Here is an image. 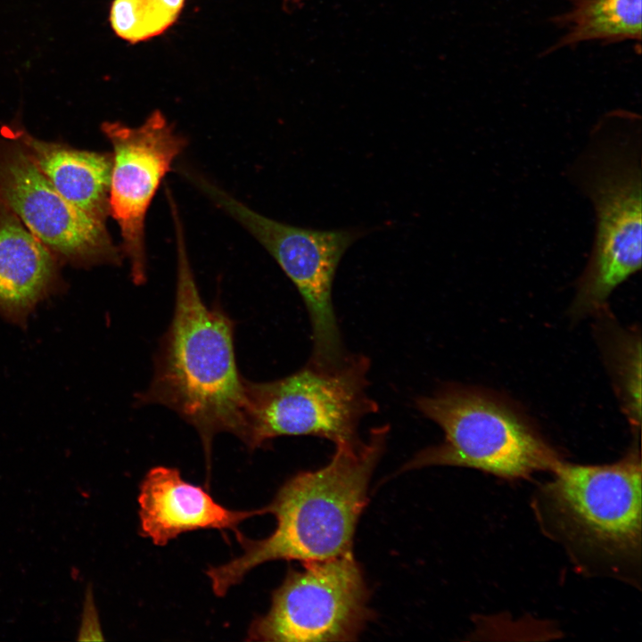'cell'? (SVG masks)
I'll use <instances>...</instances> for the list:
<instances>
[{
  "instance_id": "obj_1",
  "label": "cell",
  "mask_w": 642,
  "mask_h": 642,
  "mask_svg": "<svg viewBox=\"0 0 642 642\" xmlns=\"http://www.w3.org/2000/svg\"><path fill=\"white\" fill-rule=\"evenodd\" d=\"M177 245L173 317L160 343L148 388L139 405L169 407L198 432L210 472L212 442L229 432L243 442L247 432V380L235 350V323L220 307L205 304L186 251L177 205L169 207Z\"/></svg>"
},
{
  "instance_id": "obj_2",
  "label": "cell",
  "mask_w": 642,
  "mask_h": 642,
  "mask_svg": "<svg viewBox=\"0 0 642 642\" xmlns=\"http://www.w3.org/2000/svg\"><path fill=\"white\" fill-rule=\"evenodd\" d=\"M390 432L388 424L372 428L367 440L335 445L330 461L288 479L264 514L276 517L274 531L263 539L243 534V554L210 567L215 595L223 597L261 564L274 560L321 561L352 552L358 522L368 501V486Z\"/></svg>"
},
{
  "instance_id": "obj_3",
  "label": "cell",
  "mask_w": 642,
  "mask_h": 642,
  "mask_svg": "<svg viewBox=\"0 0 642 642\" xmlns=\"http://www.w3.org/2000/svg\"><path fill=\"white\" fill-rule=\"evenodd\" d=\"M640 118L626 111L604 116L579 161L582 187L597 218L591 256L579 282L572 313L597 310L641 268Z\"/></svg>"
},
{
  "instance_id": "obj_4",
  "label": "cell",
  "mask_w": 642,
  "mask_h": 642,
  "mask_svg": "<svg viewBox=\"0 0 642 642\" xmlns=\"http://www.w3.org/2000/svg\"><path fill=\"white\" fill-rule=\"evenodd\" d=\"M370 360L348 355L340 364L310 362L285 377L264 383L247 380V432L251 450L281 436H315L334 445L360 441V421L378 411L367 392Z\"/></svg>"
},
{
  "instance_id": "obj_5",
  "label": "cell",
  "mask_w": 642,
  "mask_h": 642,
  "mask_svg": "<svg viewBox=\"0 0 642 642\" xmlns=\"http://www.w3.org/2000/svg\"><path fill=\"white\" fill-rule=\"evenodd\" d=\"M416 407L444 432L441 443L417 452L400 469L455 465L517 478L550 468L553 451L515 412L485 394L447 386L416 399Z\"/></svg>"
},
{
  "instance_id": "obj_6",
  "label": "cell",
  "mask_w": 642,
  "mask_h": 642,
  "mask_svg": "<svg viewBox=\"0 0 642 642\" xmlns=\"http://www.w3.org/2000/svg\"><path fill=\"white\" fill-rule=\"evenodd\" d=\"M177 170L217 207L240 223L269 252L300 292L311 325L312 354L319 366L342 363L348 356L332 301L339 262L363 235L357 229L318 230L284 224L241 202L199 172Z\"/></svg>"
},
{
  "instance_id": "obj_7",
  "label": "cell",
  "mask_w": 642,
  "mask_h": 642,
  "mask_svg": "<svg viewBox=\"0 0 642 642\" xmlns=\"http://www.w3.org/2000/svg\"><path fill=\"white\" fill-rule=\"evenodd\" d=\"M369 595L352 552L302 563L273 591L268 611L251 623L247 640L355 641L374 614Z\"/></svg>"
},
{
  "instance_id": "obj_8",
  "label": "cell",
  "mask_w": 642,
  "mask_h": 642,
  "mask_svg": "<svg viewBox=\"0 0 642 642\" xmlns=\"http://www.w3.org/2000/svg\"><path fill=\"white\" fill-rule=\"evenodd\" d=\"M102 131L113 148L110 214L119 226L121 252L129 261L132 280L140 285L146 280L145 216L162 178L187 141L158 110L139 127L104 122Z\"/></svg>"
},
{
  "instance_id": "obj_9",
  "label": "cell",
  "mask_w": 642,
  "mask_h": 642,
  "mask_svg": "<svg viewBox=\"0 0 642 642\" xmlns=\"http://www.w3.org/2000/svg\"><path fill=\"white\" fill-rule=\"evenodd\" d=\"M5 138L0 141V202L56 259L81 267L119 263L105 222L67 201L22 148Z\"/></svg>"
},
{
  "instance_id": "obj_10",
  "label": "cell",
  "mask_w": 642,
  "mask_h": 642,
  "mask_svg": "<svg viewBox=\"0 0 642 642\" xmlns=\"http://www.w3.org/2000/svg\"><path fill=\"white\" fill-rule=\"evenodd\" d=\"M553 470L550 498L573 531L593 546L636 549L641 535V464L635 450L612 465L558 461Z\"/></svg>"
},
{
  "instance_id": "obj_11",
  "label": "cell",
  "mask_w": 642,
  "mask_h": 642,
  "mask_svg": "<svg viewBox=\"0 0 642 642\" xmlns=\"http://www.w3.org/2000/svg\"><path fill=\"white\" fill-rule=\"evenodd\" d=\"M140 533L153 544L164 546L178 535L202 529L231 530L238 538V525L263 508L231 510L218 504L202 487L185 481L179 470L155 466L140 484Z\"/></svg>"
},
{
  "instance_id": "obj_12",
  "label": "cell",
  "mask_w": 642,
  "mask_h": 642,
  "mask_svg": "<svg viewBox=\"0 0 642 642\" xmlns=\"http://www.w3.org/2000/svg\"><path fill=\"white\" fill-rule=\"evenodd\" d=\"M59 280L56 257L0 202V317L25 325Z\"/></svg>"
},
{
  "instance_id": "obj_13",
  "label": "cell",
  "mask_w": 642,
  "mask_h": 642,
  "mask_svg": "<svg viewBox=\"0 0 642 642\" xmlns=\"http://www.w3.org/2000/svg\"><path fill=\"white\" fill-rule=\"evenodd\" d=\"M2 133L22 148L67 201L93 218L105 222L110 214L111 155L42 141L15 128L5 127Z\"/></svg>"
},
{
  "instance_id": "obj_14",
  "label": "cell",
  "mask_w": 642,
  "mask_h": 642,
  "mask_svg": "<svg viewBox=\"0 0 642 642\" xmlns=\"http://www.w3.org/2000/svg\"><path fill=\"white\" fill-rule=\"evenodd\" d=\"M567 8L550 17L560 37L540 54L542 57L582 44L604 45L642 39V0H564Z\"/></svg>"
},
{
  "instance_id": "obj_15",
  "label": "cell",
  "mask_w": 642,
  "mask_h": 642,
  "mask_svg": "<svg viewBox=\"0 0 642 642\" xmlns=\"http://www.w3.org/2000/svg\"><path fill=\"white\" fill-rule=\"evenodd\" d=\"M185 0H113L110 23L114 33L137 43L164 32L178 18Z\"/></svg>"
},
{
  "instance_id": "obj_16",
  "label": "cell",
  "mask_w": 642,
  "mask_h": 642,
  "mask_svg": "<svg viewBox=\"0 0 642 642\" xmlns=\"http://www.w3.org/2000/svg\"><path fill=\"white\" fill-rule=\"evenodd\" d=\"M622 342L616 361L619 385L629 418L636 425L640 421V340L631 336Z\"/></svg>"
},
{
  "instance_id": "obj_17",
  "label": "cell",
  "mask_w": 642,
  "mask_h": 642,
  "mask_svg": "<svg viewBox=\"0 0 642 642\" xmlns=\"http://www.w3.org/2000/svg\"><path fill=\"white\" fill-rule=\"evenodd\" d=\"M77 639L79 641L103 639L91 584L87 585L85 591L81 623Z\"/></svg>"
},
{
  "instance_id": "obj_18",
  "label": "cell",
  "mask_w": 642,
  "mask_h": 642,
  "mask_svg": "<svg viewBox=\"0 0 642 642\" xmlns=\"http://www.w3.org/2000/svg\"><path fill=\"white\" fill-rule=\"evenodd\" d=\"M308 0H284L283 6L284 9L293 10L297 7H300Z\"/></svg>"
}]
</instances>
